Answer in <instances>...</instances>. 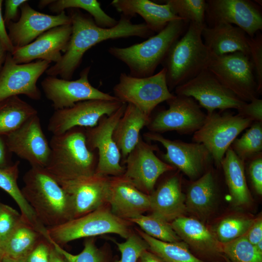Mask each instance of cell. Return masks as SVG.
Returning <instances> with one entry per match:
<instances>
[{"label": "cell", "mask_w": 262, "mask_h": 262, "mask_svg": "<svg viewBox=\"0 0 262 262\" xmlns=\"http://www.w3.org/2000/svg\"><path fill=\"white\" fill-rule=\"evenodd\" d=\"M71 18L72 33L67 48L61 60L45 72L49 76H60L70 80L82 62L84 53L93 46L109 39L136 36L148 38L153 33L144 22L134 24L131 18L121 15L116 25L110 28L98 26L90 15L78 9H72Z\"/></svg>", "instance_id": "cell-1"}, {"label": "cell", "mask_w": 262, "mask_h": 262, "mask_svg": "<svg viewBox=\"0 0 262 262\" xmlns=\"http://www.w3.org/2000/svg\"><path fill=\"white\" fill-rule=\"evenodd\" d=\"M23 180L22 194L44 227H56L73 219L68 196L45 168L31 167Z\"/></svg>", "instance_id": "cell-2"}, {"label": "cell", "mask_w": 262, "mask_h": 262, "mask_svg": "<svg viewBox=\"0 0 262 262\" xmlns=\"http://www.w3.org/2000/svg\"><path fill=\"white\" fill-rule=\"evenodd\" d=\"M49 143L50 153L45 168L58 182L95 173L98 156L87 147L85 128L53 135Z\"/></svg>", "instance_id": "cell-3"}, {"label": "cell", "mask_w": 262, "mask_h": 262, "mask_svg": "<svg viewBox=\"0 0 262 262\" xmlns=\"http://www.w3.org/2000/svg\"><path fill=\"white\" fill-rule=\"evenodd\" d=\"M205 25L189 23L186 31L173 43L162 63L170 91L208 69L213 55L202 37Z\"/></svg>", "instance_id": "cell-4"}, {"label": "cell", "mask_w": 262, "mask_h": 262, "mask_svg": "<svg viewBox=\"0 0 262 262\" xmlns=\"http://www.w3.org/2000/svg\"><path fill=\"white\" fill-rule=\"evenodd\" d=\"M189 23L182 19L170 22L146 40L125 48L110 47L108 51L129 68L131 76H151L162 64L170 48L186 31Z\"/></svg>", "instance_id": "cell-5"}, {"label": "cell", "mask_w": 262, "mask_h": 262, "mask_svg": "<svg viewBox=\"0 0 262 262\" xmlns=\"http://www.w3.org/2000/svg\"><path fill=\"white\" fill-rule=\"evenodd\" d=\"M128 221L117 217L102 206L60 225L47 229V238L60 246L78 239L108 233L126 239L131 233Z\"/></svg>", "instance_id": "cell-6"}, {"label": "cell", "mask_w": 262, "mask_h": 262, "mask_svg": "<svg viewBox=\"0 0 262 262\" xmlns=\"http://www.w3.org/2000/svg\"><path fill=\"white\" fill-rule=\"evenodd\" d=\"M113 91L118 100L132 104L148 117L158 105L175 96L168 87L164 68L155 74L143 78L121 73Z\"/></svg>", "instance_id": "cell-7"}, {"label": "cell", "mask_w": 262, "mask_h": 262, "mask_svg": "<svg viewBox=\"0 0 262 262\" xmlns=\"http://www.w3.org/2000/svg\"><path fill=\"white\" fill-rule=\"evenodd\" d=\"M253 122L228 112L207 114L202 127L193 134V141L201 143L211 153L214 164L220 167L227 150L237 136Z\"/></svg>", "instance_id": "cell-8"}, {"label": "cell", "mask_w": 262, "mask_h": 262, "mask_svg": "<svg viewBox=\"0 0 262 262\" xmlns=\"http://www.w3.org/2000/svg\"><path fill=\"white\" fill-rule=\"evenodd\" d=\"M127 104L109 116H104L92 128H85L86 144L91 151L98 150L96 174L107 177L122 176L125 167L120 164L121 155L113 138L114 129L122 116Z\"/></svg>", "instance_id": "cell-9"}, {"label": "cell", "mask_w": 262, "mask_h": 262, "mask_svg": "<svg viewBox=\"0 0 262 262\" xmlns=\"http://www.w3.org/2000/svg\"><path fill=\"white\" fill-rule=\"evenodd\" d=\"M208 69L225 87L246 102L259 94L250 58L241 52L213 55Z\"/></svg>", "instance_id": "cell-10"}, {"label": "cell", "mask_w": 262, "mask_h": 262, "mask_svg": "<svg viewBox=\"0 0 262 262\" xmlns=\"http://www.w3.org/2000/svg\"><path fill=\"white\" fill-rule=\"evenodd\" d=\"M144 136L149 141L160 143L166 149L165 153L161 154L162 160L182 172L192 181L202 176L214 164L211 153L202 144L172 140L150 131Z\"/></svg>", "instance_id": "cell-11"}, {"label": "cell", "mask_w": 262, "mask_h": 262, "mask_svg": "<svg viewBox=\"0 0 262 262\" xmlns=\"http://www.w3.org/2000/svg\"><path fill=\"white\" fill-rule=\"evenodd\" d=\"M166 102L168 109L150 117L147 126L150 132L161 134L176 131L181 134H194L203 125L207 114L193 98L175 95Z\"/></svg>", "instance_id": "cell-12"}, {"label": "cell", "mask_w": 262, "mask_h": 262, "mask_svg": "<svg viewBox=\"0 0 262 262\" xmlns=\"http://www.w3.org/2000/svg\"><path fill=\"white\" fill-rule=\"evenodd\" d=\"M155 145L147 143L140 137L138 143L124 161L126 164L122 176L138 189L147 195L154 190L159 177L176 168L159 158L155 153Z\"/></svg>", "instance_id": "cell-13"}, {"label": "cell", "mask_w": 262, "mask_h": 262, "mask_svg": "<svg viewBox=\"0 0 262 262\" xmlns=\"http://www.w3.org/2000/svg\"><path fill=\"white\" fill-rule=\"evenodd\" d=\"M175 95L193 98L210 114L216 109L237 110L246 102L223 85L208 69L175 89Z\"/></svg>", "instance_id": "cell-14"}, {"label": "cell", "mask_w": 262, "mask_h": 262, "mask_svg": "<svg viewBox=\"0 0 262 262\" xmlns=\"http://www.w3.org/2000/svg\"><path fill=\"white\" fill-rule=\"evenodd\" d=\"M50 62L37 60L29 63H16L10 52L0 71V101L12 96L24 95L32 100L41 99L36 85L40 76L49 67Z\"/></svg>", "instance_id": "cell-15"}, {"label": "cell", "mask_w": 262, "mask_h": 262, "mask_svg": "<svg viewBox=\"0 0 262 262\" xmlns=\"http://www.w3.org/2000/svg\"><path fill=\"white\" fill-rule=\"evenodd\" d=\"M90 66L84 68L76 80L49 76L41 82L42 90L55 110L67 108L85 100H118L114 96L104 93L91 85L89 81Z\"/></svg>", "instance_id": "cell-16"}, {"label": "cell", "mask_w": 262, "mask_h": 262, "mask_svg": "<svg viewBox=\"0 0 262 262\" xmlns=\"http://www.w3.org/2000/svg\"><path fill=\"white\" fill-rule=\"evenodd\" d=\"M123 103L118 100L93 99L80 101L70 107L55 110L49 119L48 130L53 135H57L75 127H94L102 117L110 115Z\"/></svg>", "instance_id": "cell-17"}, {"label": "cell", "mask_w": 262, "mask_h": 262, "mask_svg": "<svg viewBox=\"0 0 262 262\" xmlns=\"http://www.w3.org/2000/svg\"><path fill=\"white\" fill-rule=\"evenodd\" d=\"M205 21L209 27L227 23L242 29L249 37H254L262 29L260 5L249 0H208Z\"/></svg>", "instance_id": "cell-18"}, {"label": "cell", "mask_w": 262, "mask_h": 262, "mask_svg": "<svg viewBox=\"0 0 262 262\" xmlns=\"http://www.w3.org/2000/svg\"><path fill=\"white\" fill-rule=\"evenodd\" d=\"M5 139L10 152L27 161L31 167L45 168L47 166L50 148L38 115L5 136Z\"/></svg>", "instance_id": "cell-19"}, {"label": "cell", "mask_w": 262, "mask_h": 262, "mask_svg": "<svg viewBox=\"0 0 262 262\" xmlns=\"http://www.w3.org/2000/svg\"><path fill=\"white\" fill-rule=\"evenodd\" d=\"M110 177L94 174L58 182L68 196L73 219L92 212L107 202Z\"/></svg>", "instance_id": "cell-20"}, {"label": "cell", "mask_w": 262, "mask_h": 262, "mask_svg": "<svg viewBox=\"0 0 262 262\" xmlns=\"http://www.w3.org/2000/svg\"><path fill=\"white\" fill-rule=\"evenodd\" d=\"M177 234L197 258L206 262H226L222 244L200 221L183 216L171 222Z\"/></svg>", "instance_id": "cell-21"}, {"label": "cell", "mask_w": 262, "mask_h": 262, "mask_svg": "<svg viewBox=\"0 0 262 262\" xmlns=\"http://www.w3.org/2000/svg\"><path fill=\"white\" fill-rule=\"evenodd\" d=\"M28 2L20 7L21 14L18 20L7 25L9 37L15 48L28 45L52 28L71 23L70 16L65 11L56 15L42 13L32 8Z\"/></svg>", "instance_id": "cell-22"}, {"label": "cell", "mask_w": 262, "mask_h": 262, "mask_svg": "<svg viewBox=\"0 0 262 262\" xmlns=\"http://www.w3.org/2000/svg\"><path fill=\"white\" fill-rule=\"evenodd\" d=\"M72 33L70 24L52 28L39 35L35 40L23 47L15 48L11 55L17 64H26L34 60L55 63L61 59Z\"/></svg>", "instance_id": "cell-23"}, {"label": "cell", "mask_w": 262, "mask_h": 262, "mask_svg": "<svg viewBox=\"0 0 262 262\" xmlns=\"http://www.w3.org/2000/svg\"><path fill=\"white\" fill-rule=\"evenodd\" d=\"M107 202L114 215L127 221L150 209V195L138 189L122 176L110 177Z\"/></svg>", "instance_id": "cell-24"}, {"label": "cell", "mask_w": 262, "mask_h": 262, "mask_svg": "<svg viewBox=\"0 0 262 262\" xmlns=\"http://www.w3.org/2000/svg\"><path fill=\"white\" fill-rule=\"evenodd\" d=\"M202 37L213 56L241 52L250 58L248 37L241 28L230 24L218 23L204 27Z\"/></svg>", "instance_id": "cell-25"}, {"label": "cell", "mask_w": 262, "mask_h": 262, "mask_svg": "<svg viewBox=\"0 0 262 262\" xmlns=\"http://www.w3.org/2000/svg\"><path fill=\"white\" fill-rule=\"evenodd\" d=\"M150 197L152 213L169 222L185 216L187 212L185 195L182 192L181 181L178 174L163 181Z\"/></svg>", "instance_id": "cell-26"}, {"label": "cell", "mask_w": 262, "mask_h": 262, "mask_svg": "<svg viewBox=\"0 0 262 262\" xmlns=\"http://www.w3.org/2000/svg\"><path fill=\"white\" fill-rule=\"evenodd\" d=\"M111 4L121 15L131 18L139 15L153 33H158L170 22L181 19L165 3L160 4L148 0H114Z\"/></svg>", "instance_id": "cell-27"}, {"label": "cell", "mask_w": 262, "mask_h": 262, "mask_svg": "<svg viewBox=\"0 0 262 262\" xmlns=\"http://www.w3.org/2000/svg\"><path fill=\"white\" fill-rule=\"evenodd\" d=\"M150 118L132 104H127L113 133L124 161L138 143L140 131L147 126Z\"/></svg>", "instance_id": "cell-28"}, {"label": "cell", "mask_w": 262, "mask_h": 262, "mask_svg": "<svg viewBox=\"0 0 262 262\" xmlns=\"http://www.w3.org/2000/svg\"><path fill=\"white\" fill-rule=\"evenodd\" d=\"M216 190L214 173L211 168L189 185L185 195L187 212L200 218L207 217L213 207Z\"/></svg>", "instance_id": "cell-29"}, {"label": "cell", "mask_w": 262, "mask_h": 262, "mask_svg": "<svg viewBox=\"0 0 262 262\" xmlns=\"http://www.w3.org/2000/svg\"><path fill=\"white\" fill-rule=\"evenodd\" d=\"M226 184L234 206L248 205L252 200L245 172V162L230 147L221 163Z\"/></svg>", "instance_id": "cell-30"}, {"label": "cell", "mask_w": 262, "mask_h": 262, "mask_svg": "<svg viewBox=\"0 0 262 262\" xmlns=\"http://www.w3.org/2000/svg\"><path fill=\"white\" fill-rule=\"evenodd\" d=\"M19 162L0 168V188L8 193L20 209L23 220L31 225L43 236H47V229L37 219L30 205L24 198L19 188L17 180L19 175Z\"/></svg>", "instance_id": "cell-31"}, {"label": "cell", "mask_w": 262, "mask_h": 262, "mask_svg": "<svg viewBox=\"0 0 262 262\" xmlns=\"http://www.w3.org/2000/svg\"><path fill=\"white\" fill-rule=\"evenodd\" d=\"M43 237L35 228L22 219L8 237L0 242V251L3 255L20 261Z\"/></svg>", "instance_id": "cell-32"}, {"label": "cell", "mask_w": 262, "mask_h": 262, "mask_svg": "<svg viewBox=\"0 0 262 262\" xmlns=\"http://www.w3.org/2000/svg\"><path fill=\"white\" fill-rule=\"evenodd\" d=\"M36 115L37 111L18 96L0 101V136L12 133Z\"/></svg>", "instance_id": "cell-33"}, {"label": "cell", "mask_w": 262, "mask_h": 262, "mask_svg": "<svg viewBox=\"0 0 262 262\" xmlns=\"http://www.w3.org/2000/svg\"><path fill=\"white\" fill-rule=\"evenodd\" d=\"M139 235L147 243L149 250L164 262H206L196 256L183 241L169 243L154 238L143 231Z\"/></svg>", "instance_id": "cell-34"}, {"label": "cell", "mask_w": 262, "mask_h": 262, "mask_svg": "<svg viewBox=\"0 0 262 262\" xmlns=\"http://www.w3.org/2000/svg\"><path fill=\"white\" fill-rule=\"evenodd\" d=\"M49 6L51 12L57 14L67 8L83 9L90 14L95 23L102 28H112L118 22L103 10L97 0H51Z\"/></svg>", "instance_id": "cell-35"}, {"label": "cell", "mask_w": 262, "mask_h": 262, "mask_svg": "<svg viewBox=\"0 0 262 262\" xmlns=\"http://www.w3.org/2000/svg\"><path fill=\"white\" fill-rule=\"evenodd\" d=\"M128 221L137 224L145 233L159 240L169 243L181 241L171 223L154 213L141 214Z\"/></svg>", "instance_id": "cell-36"}, {"label": "cell", "mask_w": 262, "mask_h": 262, "mask_svg": "<svg viewBox=\"0 0 262 262\" xmlns=\"http://www.w3.org/2000/svg\"><path fill=\"white\" fill-rule=\"evenodd\" d=\"M235 154L244 162L262 151V122H253L239 138L230 146Z\"/></svg>", "instance_id": "cell-37"}, {"label": "cell", "mask_w": 262, "mask_h": 262, "mask_svg": "<svg viewBox=\"0 0 262 262\" xmlns=\"http://www.w3.org/2000/svg\"><path fill=\"white\" fill-rule=\"evenodd\" d=\"M222 245L223 254L229 262H262V254L245 234Z\"/></svg>", "instance_id": "cell-38"}, {"label": "cell", "mask_w": 262, "mask_h": 262, "mask_svg": "<svg viewBox=\"0 0 262 262\" xmlns=\"http://www.w3.org/2000/svg\"><path fill=\"white\" fill-rule=\"evenodd\" d=\"M174 14L189 23H205L207 7L204 0H167L165 2Z\"/></svg>", "instance_id": "cell-39"}, {"label": "cell", "mask_w": 262, "mask_h": 262, "mask_svg": "<svg viewBox=\"0 0 262 262\" xmlns=\"http://www.w3.org/2000/svg\"><path fill=\"white\" fill-rule=\"evenodd\" d=\"M255 219L230 217L222 220L215 229L214 234L220 243H227L244 235Z\"/></svg>", "instance_id": "cell-40"}, {"label": "cell", "mask_w": 262, "mask_h": 262, "mask_svg": "<svg viewBox=\"0 0 262 262\" xmlns=\"http://www.w3.org/2000/svg\"><path fill=\"white\" fill-rule=\"evenodd\" d=\"M50 242L54 248L61 254L68 262H107V257L105 253L97 246L92 238L85 241L82 250L76 255L67 252L57 244Z\"/></svg>", "instance_id": "cell-41"}, {"label": "cell", "mask_w": 262, "mask_h": 262, "mask_svg": "<svg viewBox=\"0 0 262 262\" xmlns=\"http://www.w3.org/2000/svg\"><path fill=\"white\" fill-rule=\"evenodd\" d=\"M126 239L122 243L115 242L121 258L115 262H137L141 255L149 249L148 244L139 234L131 232Z\"/></svg>", "instance_id": "cell-42"}, {"label": "cell", "mask_w": 262, "mask_h": 262, "mask_svg": "<svg viewBox=\"0 0 262 262\" xmlns=\"http://www.w3.org/2000/svg\"><path fill=\"white\" fill-rule=\"evenodd\" d=\"M250 59L257 84L259 94L262 92V35L259 33L256 37H248Z\"/></svg>", "instance_id": "cell-43"}, {"label": "cell", "mask_w": 262, "mask_h": 262, "mask_svg": "<svg viewBox=\"0 0 262 262\" xmlns=\"http://www.w3.org/2000/svg\"><path fill=\"white\" fill-rule=\"evenodd\" d=\"M21 213L11 206L0 204V242L4 240L21 221Z\"/></svg>", "instance_id": "cell-44"}, {"label": "cell", "mask_w": 262, "mask_h": 262, "mask_svg": "<svg viewBox=\"0 0 262 262\" xmlns=\"http://www.w3.org/2000/svg\"><path fill=\"white\" fill-rule=\"evenodd\" d=\"M246 162L247 163V169L252 187L257 194L262 195V152Z\"/></svg>", "instance_id": "cell-45"}, {"label": "cell", "mask_w": 262, "mask_h": 262, "mask_svg": "<svg viewBox=\"0 0 262 262\" xmlns=\"http://www.w3.org/2000/svg\"><path fill=\"white\" fill-rule=\"evenodd\" d=\"M52 245L45 237L39 241L34 248L20 262H49Z\"/></svg>", "instance_id": "cell-46"}, {"label": "cell", "mask_w": 262, "mask_h": 262, "mask_svg": "<svg viewBox=\"0 0 262 262\" xmlns=\"http://www.w3.org/2000/svg\"><path fill=\"white\" fill-rule=\"evenodd\" d=\"M237 111L238 114L245 118L262 122V99L258 98L245 103Z\"/></svg>", "instance_id": "cell-47"}, {"label": "cell", "mask_w": 262, "mask_h": 262, "mask_svg": "<svg viewBox=\"0 0 262 262\" xmlns=\"http://www.w3.org/2000/svg\"><path fill=\"white\" fill-rule=\"evenodd\" d=\"M26 0H6L5 1V13L3 19L5 25L10 22H16L17 20L20 7Z\"/></svg>", "instance_id": "cell-48"}, {"label": "cell", "mask_w": 262, "mask_h": 262, "mask_svg": "<svg viewBox=\"0 0 262 262\" xmlns=\"http://www.w3.org/2000/svg\"><path fill=\"white\" fill-rule=\"evenodd\" d=\"M245 235L248 241L254 246L262 241V220L261 217L255 219L253 224Z\"/></svg>", "instance_id": "cell-49"}, {"label": "cell", "mask_w": 262, "mask_h": 262, "mask_svg": "<svg viewBox=\"0 0 262 262\" xmlns=\"http://www.w3.org/2000/svg\"><path fill=\"white\" fill-rule=\"evenodd\" d=\"M2 2L3 0H0V42L7 52L12 53L14 49V47L6 30L5 24L2 16L1 6Z\"/></svg>", "instance_id": "cell-50"}, {"label": "cell", "mask_w": 262, "mask_h": 262, "mask_svg": "<svg viewBox=\"0 0 262 262\" xmlns=\"http://www.w3.org/2000/svg\"><path fill=\"white\" fill-rule=\"evenodd\" d=\"M12 153L6 143L5 137L0 136V168H5L12 165Z\"/></svg>", "instance_id": "cell-51"}, {"label": "cell", "mask_w": 262, "mask_h": 262, "mask_svg": "<svg viewBox=\"0 0 262 262\" xmlns=\"http://www.w3.org/2000/svg\"><path fill=\"white\" fill-rule=\"evenodd\" d=\"M137 262H164L161 258L150 251H145L140 256Z\"/></svg>", "instance_id": "cell-52"}, {"label": "cell", "mask_w": 262, "mask_h": 262, "mask_svg": "<svg viewBox=\"0 0 262 262\" xmlns=\"http://www.w3.org/2000/svg\"><path fill=\"white\" fill-rule=\"evenodd\" d=\"M49 262H68L65 258L57 251L52 245L50 253Z\"/></svg>", "instance_id": "cell-53"}, {"label": "cell", "mask_w": 262, "mask_h": 262, "mask_svg": "<svg viewBox=\"0 0 262 262\" xmlns=\"http://www.w3.org/2000/svg\"><path fill=\"white\" fill-rule=\"evenodd\" d=\"M7 53V51L0 42V71L4 63Z\"/></svg>", "instance_id": "cell-54"}, {"label": "cell", "mask_w": 262, "mask_h": 262, "mask_svg": "<svg viewBox=\"0 0 262 262\" xmlns=\"http://www.w3.org/2000/svg\"><path fill=\"white\" fill-rule=\"evenodd\" d=\"M51 1V0H40L38 4V7L40 8H43L47 5H49Z\"/></svg>", "instance_id": "cell-55"}, {"label": "cell", "mask_w": 262, "mask_h": 262, "mask_svg": "<svg viewBox=\"0 0 262 262\" xmlns=\"http://www.w3.org/2000/svg\"><path fill=\"white\" fill-rule=\"evenodd\" d=\"M1 262H20L19 261L11 257L3 255Z\"/></svg>", "instance_id": "cell-56"}, {"label": "cell", "mask_w": 262, "mask_h": 262, "mask_svg": "<svg viewBox=\"0 0 262 262\" xmlns=\"http://www.w3.org/2000/svg\"><path fill=\"white\" fill-rule=\"evenodd\" d=\"M256 250L261 254H262V241H260L254 246Z\"/></svg>", "instance_id": "cell-57"}, {"label": "cell", "mask_w": 262, "mask_h": 262, "mask_svg": "<svg viewBox=\"0 0 262 262\" xmlns=\"http://www.w3.org/2000/svg\"><path fill=\"white\" fill-rule=\"evenodd\" d=\"M3 256V254L0 251V262H1V261L2 259Z\"/></svg>", "instance_id": "cell-58"}, {"label": "cell", "mask_w": 262, "mask_h": 262, "mask_svg": "<svg viewBox=\"0 0 262 262\" xmlns=\"http://www.w3.org/2000/svg\"><path fill=\"white\" fill-rule=\"evenodd\" d=\"M226 262H229L228 260H226Z\"/></svg>", "instance_id": "cell-59"}, {"label": "cell", "mask_w": 262, "mask_h": 262, "mask_svg": "<svg viewBox=\"0 0 262 262\" xmlns=\"http://www.w3.org/2000/svg\"><path fill=\"white\" fill-rule=\"evenodd\" d=\"M0 203H1V202H0Z\"/></svg>", "instance_id": "cell-60"}]
</instances>
